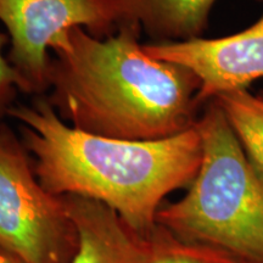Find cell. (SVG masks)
Returning a JSON list of instances; mask_svg holds the SVG:
<instances>
[{
  "instance_id": "obj_13",
  "label": "cell",
  "mask_w": 263,
  "mask_h": 263,
  "mask_svg": "<svg viewBox=\"0 0 263 263\" xmlns=\"http://www.w3.org/2000/svg\"><path fill=\"white\" fill-rule=\"evenodd\" d=\"M258 95H259V97H261V98H262V99H263V91H261V93H259V94H258Z\"/></svg>"
},
{
  "instance_id": "obj_9",
  "label": "cell",
  "mask_w": 263,
  "mask_h": 263,
  "mask_svg": "<svg viewBox=\"0 0 263 263\" xmlns=\"http://www.w3.org/2000/svg\"><path fill=\"white\" fill-rule=\"evenodd\" d=\"M213 101L221 107L249 161L263 180V99L248 89H235L219 94Z\"/></svg>"
},
{
  "instance_id": "obj_7",
  "label": "cell",
  "mask_w": 263,
  "mask_h": 263,
  "mask_svg": "<svg viewBox=\"0 0 263 263\" xmlns=\"http://www.w3.org/2000/svg\"><path fill=\"white\" fill-rule=\"evenodd\" d=\"M68 215L78 233V248L71 263H147L151 238L145 236L104 203L65 195Z\"/></svg>"
},
{
  "instance_id": "obj_6",
  "label": "cell",
  "mask_w": 263,
  "mask_h": 263,
  "mask_svg": "<svg viewBox=\"0 0 263 263\" xmlns=\"http://www.w3.org/2000/svg\"><path fill=\"white\" fill-rule=\"evenodd\" d=\"M144 49L157 60L189 68L201 84L200 104H207L226 91L248 89L252 82L263 78V11L255 24L234 34L160 42Z\"/></svg>"
},
{
  "instance_id": "obj_2",
  "label": "cell",
  "mask_w": 263,
  "mask_h": 263,
  "mask_svg": "<svg viewBox=\"0 0 263 263\" xmlns=\"http://www.w3.org/2000/svg\"><path fill=\"white\" fill-rule=\"evenodd\" d=\"M8 116L18 122L35 176L49 193L97 200L145 236L155 229L164 197L189 188L201 164L196 124L166 139L136 141L76 129L47 99L14 105Z\"/></svg>"
},
{
  "instance_id": "obj_12",
  "label": "cell",
  "mask_w": 263,
  "mask_h": 263,
  "mask_svg": "<svg viewBox=\"0 0 263 263\" xmlns=\"http://www.w3.org/2000/svg\"><path fill=\"white\" fill-rule=\"evenodd\" d=\"M0 263H27L22 258H20L18 256H16L12 252H10L9 250L0 246Z\"/></svg>"
},
{
  "instance_id": "obj_11",
  "label": "cell",
  "mask_w": 263,
  "mask_h": 263,
  "mask_svg": "<svg viewBox=\"0 0 263 263\" xmlns=\"http://www.w3.org/2000/svg\"><path fill=\"white\" fill-rule=\"evenodd\" d=\"M8 43V34L0 32V126L4 123V117L8 116L10 108L14 106L12 100L16 91H25L21 77L4 55V47Z\"/></svg>"
},
{
  "instance_id": "obj_10",
  "label": "cell",
  "mask_w": 263,
  "mask_h": 263,
  "mask_svg": "<svg viewBox=\"0 0 263 263\" xmlns=\"http://www.w3.org/2000/svg\"><path fill=\"white\" fill-rule=\"evenodd\" d=\"M150 238L151 255L147 263H239L217 250L183 241L159 224Z\"/></svg>"
},
{
  "instance_id": "obj_1",
  "label": "cell",
  "mask_w": 263,
  "mask_h": 263,
  "mask_svg": "<svg viewBox=\"0 0 263 263\" xmlns=\"http://www.w3.org/2000/svg\"><path fill=\"white\" fill-rule=\"evenodd\" d=\"M126 24L99 38L71 28L51 48L47 100L68 126L123 140H160L195 127L200 81L189 68L157 60Z\"/></svg>"
},
{
  "instance_id": "obj_3",
  "label": "cell",
  "mask_w": 263,
  "mask_h": 263,
  "mask_svg": "<svg viewBox=\"0 0 263 263\" xmlns=\"http://www.w3.org/2000/svg\"><path fill=\"white\" fill-rule=\"evenodd\" d=\"M196 128L200 168L182 199L161 206L156 224L239 263H263V180L216 101L207 103Z\"/></svg>"
},
{
  "instance_id": "obj_5",
  "label": "cell",
  "mask_w": 263,
  "mask_h": 263,
  "mask_svg": "<svg viewBox=\"0 0 263 263\" xmlns=\"http://www.w3.org/2000/svg\"><path fill=\"white\" fill-rule=\"evenodd\" d=\"M0 22L8 31V59L27 94L48 90L51 48L71 28L105 38L137 24L129 0H0Z\"/></svg>"
},
{
  "instance_id": "obj_4",
  "label": "cell",
  "mask_w": 263,
  "mask_h": 263,
  "mask_svg": "<svg viewBox=\"0 0 263 263\" xmlns=\"http://www.w3.org/2000/svg\"><path fill=\"white\" fill-rule=\"evenodd\" d=\"M0 246L27 263H71L78 233L62 196L49 193L31 155L9 126H0Z\"/></svg>"
},
{
  "instance_id": "obj_8",
  "label": "cell",
  "mask_w": 263,
  "mask_h": 263,
  "mask_svg": "<svg viewBox=\"0 0 263 263\" xmlns=\"http://www.w3.org/2000/svg\"><path fill=\"white\" fill-rule=\"evenodd\" d=\"M133 21L162 42L200 38L216 0H129Z\"/></svg>"
}]
</instances>
